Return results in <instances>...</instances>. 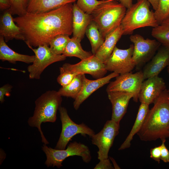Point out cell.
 <instances>
[{"label":"cell","mask_w":169,"mask_h":169,"mask_svg":"<svg viewBox=\"0 0 169 169\" xmlns=\"http://www.w3.org/2000/svg\"><path fill=\"white\" fill-rule=\"evenodd\" d=\"M110 158L113 163V165L114 166V168L115 169L120 168L116 164V162L115 161L114 159L112 157H110Z\"/></svg>","instance_id":"40"},{"label":"cell","mask_w":169,"mask_h":169,"mask_svg":"<svg viewBox=\"0 0 169 169\" xmlns=\"http://www.w3.org/2000/svg\"><path fill=\"white\" fill-rule=\"evenodd\" d=\"M167 69V72L169 75V65L168 66Z\"/></svg>","instance_id":"41"},{"label":"cell","mask_w":169,"mask_h":169,"mask_svg":"<svg viewBox=\"0 0 169 169\" xmlns=\"http://www.w3.org/2000/svg\"><path fill=\"white\" fill-rule=\"evenodd\" d=\"M107 93L112 105L111 120L120 124L126 112L129 101L133 98V95L130 93L121 91H111Z\"/></svg>","instance_id":"16"},{"label":"cell","mask_w":169,"mask_h":169,"mask_svg":"<svg viewBox=\"0 0 169 169\" xmlns=\"http://www.w3.org/2000/svg\"><path fill=\"white\" fill-rule=\"evenodd\" d=\"M133 50L132 44L125 49L115 46L110 56L104 63L106 69L119 74L131 72L136 67L132 59Z\"/></svg>","instance_id":"11"},{"label":"cell","mask_w":169,"mask_h":169,"mask_svg":"<svg viewBox=\"0 0 169 169\" xmlns=\"http://www.w3.org/2000/svg\"><path fill=\"white\" fill-rule=\"evenodd\" d=\"M62 67L77 74H90L96 79L104 77L107 71L104 63L95 54L81 60L77 64H71L66 63Z\"/></svg>","instance_id":"13"},{"label":"cell","mask_w":169,"mask_h":169,"mask_svg":"<svg viewBox=\"0 0 169 169\" xmlns=\"http://www.w3.org/2000/svg\"><path fill=\"white\" fill-rule=\"evenodd\" d=\"M80 41L73 37L69 40L63 54L67 57H75L81 60L87 59L93 54L90 52L85 51L82 49Z\"/></svg>","instance_id":"24"},{"label":"cell","mask_w":169,"mask_h":169,"mask_svg":"<svg viewBox=\"0 0 169 169\" xmlns=\"http://www.w3.org/2000/svg\"><path fill=\"white\" fill-rule=\"evenodd\" d=\"M29 0H10L11 7L9 9L12 15H23L27 13Z\"/></svg>","instance_id":"30"},{"label":"cell","mask_w":169,"mask_h":169,"mask_svg":"<svg viewBox=\"0 0 169 169\" xmlns=\"http://www.w3.org/2000/svg\"><path fill=\"white\" fill-rule=\"evenodd\" d=\"M78 7L84 12L91 14L94 10L105 0H76Z\"/></svg>","instance_id":"32"},{"label":"cell","mask_w":169,"mask_h":169,"mask_svg":"<svg viewBox=\"0 0 169 169\" xmlns=\"http://www.w3.org/2000/svg\"><path fill=\"white\" fill-rule=\"evenodd\" d=\"M154 13L159 24L169 18V0H159L158 7Z\"/></svg>","instance_id":"29"},{"label":"cell","mask_w":169,"mask_h":169,"mask_svg":"<svg viewBox=\"0 0 169 169\" xmlns=\"http://www.w3.org/2000/svg\"><path fill=\"white\" fill-rule=\"evenodd\" d=\"M120 2L126 8H129L133 5V0H115Z\"/></svg>","instance_id":"38"},{"label":"cell","mask_w":169,"mask_h":169,"mask_svg":"<svg viewBox=\"0 0 169 169\" xmlns=\"http://www.w3.org/2000/svg\"><path fill=\"white\" fill-rule=\"evenodd\" d=\"M120 128V124L111 120H108L99 132L90 137L92 143L98 148V158L99 160L108 158L109 150L119 134Z\"/></svg>","instance_id":"9"},{"label":"cell","mask_w":169,"mask_h":169,"mask_svg":"<svg viewBox=\"0 0 169 169\" xmlns=\"http://www.w3.org/2000/svg\"><path fill=\"white\" fill-rule=\"evenodd\" d=\"M13 86L10 84H7L3 85L0 88V101L3 103L4 101L5 95H9L11 91Z\"/></svg>","instance_id":"34"},{"label":"cell","mask_w":169,"mask_h":169,"mask_svg":"<svg viewBox=\"0 0 169 169\" xmlns=\"http://www.w3.org/2000/svg\"><path fill=\"white\" fill-rule=\"evenodd\" d=\"M126 8L115 0H105L94 10L91 15L103 37L119 26L126 12Z\"/></svg>","instance_id":"4"},{"label":"cell","mask_w":169,"mask_h":169,"mask_svg":"<svg viewBox=\"0 0 169 169\" xmlns=\"http://www.w3.org/2000/svg\"><path fill=\"white\" fill-rule=\"evenodd\" d=\"M60 74L57 80L62 87H65L69 84L75 77L79 74L74 73L64 68L62 66L59 68Z\"/></svg>","instance_id":"31"},{"label":"cell","mask_w":169,"mask_h":169,"mask_svg":"<svg viewBox=\"0 0 169 169\" xmlns=\"http://www.w3.org/2000/svg\"><path fill=\"white\" fill-rule=\"evenodd\" d=\"M46 145L43 144L42 149L46 156L45 164L48 167L56 166L60 168L62 166L63 161L71 156H80L86 163H89L91 159L89 147L80 142L76 141L70 142L66 149L62 150L53 149Z\"/></svg>","instance_id":"6"},{"label":"cell","mask_w":169,"mask_h":169,"mask_svg":"<svg viewBox=\"0 0 169 169\" xmlns=\"http://www.w3.org/2000/svg\"><path fill=\"white\" fill-rule=\"evenodd\" d=\"M151 34L161 44L169 50V18L153 28Z\"/></svg>","instance_id":"26"},{"label":"cell","mask_w":169,"mask_h":169,"mask_svg":"<svg viewBox=\"0 0 169 169\" xmlns=\"http://www.w3.org/2000/svg\"><path fill=\"white\" fill-rule=\"evenodd\" d=\"M62 99L58 91L48 90L42 94L35 100L33 115L28 120L29 126L38 128L42 141L46 145L49 143L42 131V123L55 122L57 119L58 110L61 106Z\"/></svg>","instance_id":"3"},{"label":"cell","mask_w":169,"mask_h":169,"mask_svg":"<svg viewBox=\"0 0 169 169\" xmlns=\"http://www.w3.org/2000/svg\"><path fill=\"white\" fill-rule=\"evenodd\" d=\"M35 58V55L21 54L13 50L6 44L4 38L0 36V59L2 61H7L13 64L17 61L30 64L33 62Z\"/></svg>","instance_id":"22"},{"label":"cell","mask_w":169,"mask_h":169,"mask_svg":"<svg viewBox=\"0 0 169 169\" xmlns=\"http://www.w3.org/2000/svg\"><path fill=\"white\" fill-rule=\"evenodd\" d=\"M82 74H78L68 85L61 87L58 91L62 96L75 99L80 93L82 87Z\"/></svg>","instance_id":"27"},{"label":"cell","mask_w":169,"mask_h":169,"mask_svg":"<svg viewBox=\"0 0 169 169\" xmlns=\"http://www.w3.org/2000/svg\"><path fill=\"white\" fill-rule=\"evenodd\" d=\"M70 38L65 34H60L54 37L50 41L49 46L53 52L57 55L63 54Z\"/></svg>","instance_id":"28"},{"label":"cell","mask_w":169,"mask_h":169,"mask_svg":"<svg viewBox=\"0 0 169 169\" xmlns=\"http://www.w3.org/2000/svg\"><path fill=\"white\" fill-rule=\"evenodd\" d=\"M149 105L141 103L136 117L132 127L126 139L119 148V150H122L130 147L131 141L134 136L137 134L141 129L146 115L149 110Z\"/></svg>","instance_id":"23"},{"label":"cell","mask_w":169,"mask_h":169,"mask_svg":"<svg viewBox=\"0 0 169 169\" xmlns=\"http://www.w3.org/2000/svg\"><path fill=\"white\" fill-rule=\"evenodd\" d=\"M114 167L112 166L109 159L100 160V162L95 166L94 169H113Z\"/></svg>","instance_id":"35"},{"label":"cell","mask_w":169,"mask_h":169,"mask_svg":"<svg viewBox=\"0 0 169 169\" xmlns=\"http://www.w3.org/2000/svg\"><path fill=\"white\" fill-rule=\"evenodd\" d=\"M0 35L5 42L13 39L25 40L21 29L14 22L9 9L5 10L1 17Z\"/></svg>","instance_id":"17"},{"label":"cell","mask_w":169,"mask_h":169,"mask_svg":"<svg viewBox=\"0 0 169 169\" xmlns=\"http://www.w3.org/2000/svg\"><path fill=\"white\" fill-rule=\"evenodd\" d=\"M85 34L90 43L92 53L95 54L103 44L105 39L103 37L97 25L93 20L87 27Z\"/></svg>","instance_id":"25"},{"label":"cell","mask_w":169,"mask_h":169,"mask_svg":"<svg viewBox=\"0 0 169 169\" xmlns=\"http://www.w3.org/2000/svg\"><path fill=\"white\" fill-rule=\"evenodd\" d=\"M168 90V92H169V90Z\"/></svg>","instance_id":"42"},{"label":"cell","mask_w":169,"mask_h":169,"mask_svg":"<svg viewBox=\"0 0 169 169\" xmlns=\"http://www.w3.org/2000/svg\"><path fill=\"white\" fill-rule=\"evenodd\" d=\"M146 79L142 83L138 100L141 103L149 105L153 103L166 89L164 80L158 76L151 77Z\"/></svg>","instance_id":"14"},{"label":"cell","mask_w":169,"mask_h":169,"mask_svg":"<svg viewBox=\"0 0 169 169\" xmlns=\"http://www.w3.org/2000/svg\"><path fill=\"white\" fill-rule=\"evenodd\" d=\"M130 39L134 44L132 59L137 67L148 61L161 44L156 40L146 39L139 34L131 35Z\"/></svg>","instance_id":"12"},{"label":"cell","mask_w":169,"mask_h":169,"mask_svg":"<svg viewBox=\"0 0 169 169\" xmlns=\"http://www.w3.org/2000/svg\"><path fill=\"white\" fill-rule=\"evenodd\" d=\"M72 3L47 12L25 14L13 18L21 29L28 47L49 46L51 40L60 34L73 33Z\"/></svg>","instance_id":"1"},{"label":"cell","mask_w":169,"mask_h":169,"mask_svg":"<svg viewBox=\"0 0 169 169\" xmlns=\"http://www.w3.org/2000/svg\"><path fill=\"white\" fill-rule=\"evenodd\" d=\"M11 5L10 0H0V9L2 11L10 8Z\"/></svg>","instance_id":"37"},{"label":"cell","mask_w":169,"mask_h":169,"mask_svg":"<svg viewBox=\"0 0 169 169\" xmlns=\"http://www.w3.org/2000/svg\"><path fill=\"white\" fill-rule=\"evenodd\" d=\"M123 34V31L120 24L106 36L103 44L95 54V56L104 63L110 56L116 43Z\"/></svg>","instance_id":"20"},{"label":"cell","mask_w":169,"mask_h":169,"mask_svg":"<svg viewBox=\"0 0 169 169\" xmlns=\"http://www.w3.org/2000/svg\"><path fill=\"white\" fill-rule=\"evenodd\" d=\"M119 75L113 72L105 77L94 80H91L86 78L85 74H82V87L80 93L73 103L74 109L77 110L82 103L92 94L98 89L109 83L111 79L116 77Z\"/></svg>","instance_id":"15"},{"label":"cell","mask_w":169,"mask_h":169,"mask_svg":"<svg viewBox=\"0 0 169 169\" xmlns=\"http://www.w3.org/2000/svg\"><path fill=\"white\" fill-rule=\"evenodd\" d=\"M161 156V146L155 147L150 150V157L160 163Z\"/></svg>","instance_id":"36"},{"label":"cell","mask_w":169,"mask_h":169,"mask_svg":"<svg viewBox=\"0 0 169 169\" xmlns=\"http://www.w3.org/2000/svg\"><path fill=\"white\" fill-rule=\"evenodd\" d=\"M137 134L142 141L169 137V92L165 89L155 101Z\"/></svg>","instance_id":"2"},{"label":"cell","mask_w":169,"mask_h":169,"mask_svg":"<svg viewBox=\"0 0 169 169\" xmlns=\"http://www.w3.org/2000/svg\"><path fill=\"white\" fill-rule=\"evenodd\" d=\"M143 71H140L135 73L131 72L119 74L115 80L110 82L106 89L107 92L121 91L132 93L133 99L135 102L138 100L139 95L142 82Z\"/></svg>","instance_id":"10"},{"label":"cell","mask_w":169,"mask_h":169,"mask_svg":"<svg viewBox=\"0 0 169 169\" xmlns=\"http://www.w3.org/2000/svg\"><path fill=\"white\" fill-rule=\"evenodd\" d=\"M169 65V50L163 46L145 67L143 71V79L158 76Z\"/></svg>","instance_id":"18"},{"label":"cell","mask_w":169,"mask_h":169,"mask_svg":"<svg viewBox=\"0 0 169 169\" xmlns=\"http://www.w3.org/2000/svg\"><path fill=\"white\" fill-rule=\"evenodd\" d=\"M151 4L155 11L156 10L159 6V0H147Z\"/></svg>","instance_id":"39"},{"label":"cell","mask_w":169,"mask_h":169,"mask_svg":"<svg viewBox=\"0 0 169 169\" xmlns=\"http://www.w3.org/2000/svg\"><path fill=\"white\" fill-rule=\"evenodd\" d=\"M162 144L161 145V160L165 163L169 162V151L165 145L166 139L162 140Z\"/></svg>","instance_id":"33"},{"label":"cell","mask_w":169,"mask_h":169,"mask_svg":"<svg viewBox=\"0 0 169 169\" xmlns=\"http://www.w3.org/2000/svg\"><path fill=\"white\" fill-rule=\"evenodd\" d=\"M147 0H137L127 9L121 22L123 35L130 34L137 28L146 27L153 28L158 25L154 13L150 9Z\"/></svg>","instance_id":"5"},{"label":"cell","mask_w":169,"mask_h":169,"mask_svg":"<svg viewBox=\"0 0 169 169\" xmlns=\"http://www.w3.org/2000/svg\"><path fill=\"white\" fill-rule=\"evenodd\" d=\"M59 110L62 124V130L55 149H64L72 138L78 134L91 137L95 133L92 129L84 123L77 124L69 116L66 109L60 106Z\"/></svg>","instance_id":"7"},{"label":"cell","mask_w":169,"mask_h":169,"mask_svg":"<svg viewBox=\"0 0 169 169\" xmlns=\"http://www.w3.org/2000/svg\"><path fill=\"white\" fill-rule=\"evenodd\" d=\"M28 47L33 50L35 56L33 62L27 68L30 79H39L41 74L48 66L64 60L66 57L63 54H55L47 45L39 46L37 49H33L31 46Z\"/></svg>","instance_id":"8"},{"label":"cell","mask_w":169,"mask_h":169,"mask_svg":"<svg viewBox=\"0 0 169 169\" xmlns=\"http://www.w3.org/2000/svg\"><path fill=\"white\" fill-rule=\"evenodd\" d=\"M76 0H29L27 13H38L49 11Z\"/></svg>","instance_id":"21"},{"label":"cell","mask_w":169,"mask_h":169,"mask_svg":"<svg viewBox=\"0 0 169 169\" xmlns=\"http://www.w3.org/2000/svg\"><path fill=\"white\" fill-rule=\"evenodd\" d=\"M92 20L91 14L84 12L74 3L73 7V37L81 41L84 37L87 27Z\"/></svg>","instance_id":"19"}]
</instances>
